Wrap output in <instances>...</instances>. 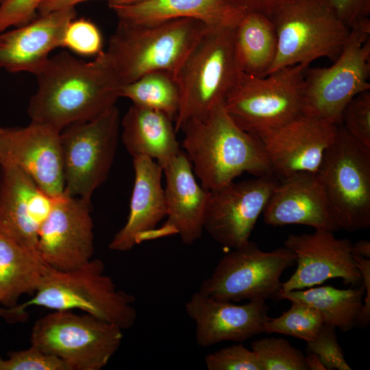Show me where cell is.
Listing matches in <instances>:
<instances>
[{"label":"cell","instance_id":"obj_1","mask_svg":"<svg viewBox=\"0 0 370 370\" xmlns=\"http://www.w3.org/2000/svg\"><path fill=\"white\" fill-rule=\"evenodd\" d=\"M35 75L38 87L27 108L31 121L58 132L99 116L121 97L123 84L106 51L88 62L60 52Z\"/></svg>","mask_w":370,"mask_h":370},{"label":"cell","instance_id":"obj_30","mask_svg":"<svg viewBox=\"0 0 370 370\" xmlns=\"http://www.w3.org/2000/svg\"><path fill=\"white\" fill-rule=\"evenodd\" d=\"M291 308L275 318H268L264 325V333H278L293 336L306 343L315 339L323 321L314 308L291 302Z\"/></svg>","mask_w":370,"mask_h":370},{"label":"cell","instance_id":"obj_23","mask_svg":"<svg viewBox=\"0 0 370 370\" xmlns=\"http://www.w3.org/2000/svg\"><path fill=\"white\" fill-rule=\"evenodd\" d=\"M133 166L134 180L129 214L125 225L109 243L112 251H127L148 239L166 215L162 167L146 156L133 158Z\"/></svg>","mask_w":370,"mask_h":370},{"label":"cell","instance_id":"obj_35","mask_svg":"<svg viewBox=\"0 0 370 370\" xmlns=\"http://www.w3.org/2000/svg\"><path fill=\"white\" fill-rule=\"evenodd\" d=\"M0 370H69L58 357L31 345L29 348L11 352L7 358L0 357Z\"/></svg>","mask_w":370,"mask_h":370},{"label":"cell","instance_id":"obj_37","mask_svg":"<svg viewBox=\"0 0 370 370\" xmlns=\"http://www.w3.org/2000/svg\"><path fill=\"white\" fill-rule=\"evenodd\" d=\"M45 1L3 0L0 3V32L33 20Z\"/></svg>","mask_w":370,"mask_h":370},{"label":"cell","instance_id":"obj_32","mask_svg":"<svg viewBox=\"0 0 370 370\" xmlns=\"http://www.w3.org/2000/svg\"><path fill=\"white\" fill-rule=\"evenodd\" d=\"M62 47H66L80 56H97L102 51L101 31L90 20L75 18L65 29Z\"/></svg>","mask_w":370,"mask_h":370},{"label":"cell","instance_id":"obj_25","mask_svg":"<svg viewBox=\"0 0 370 370\" xmlns=\"http://www.w3.org/2000/svg\"><path fill=\"white\" fill-rule=\"evenodd\" d=\"M121 128V141L132 158L146 156L163 167L182 151L174 121L160 111L132 104Z\"/></svg>","mask_w":370,"mask_h":370},{"label":"cell","instance_id":"obj_22","mask_svg":"<svg viewBox=\"0 0 370 370\" xmlns=\"http://www.w3.org/2000/svg\"><path fill=\"white\" fill-rule=\"evenodd\" d=\"M273 227L302 225L314 230H338L316 173H300L279 182L262 212Z\"/></svg>","mask_w":370,"mask_h":370},{"label":"cell","instance_id":"obj_38","mask_svg":"<svg viewBox=\"0 0 370 370\" xmlns=\"http://www.w3.org/2000/svg\"><path fill=\"white\" fill-rule=\"evenodd\" d=\"M349 28L369 18L370 0H321Z\"/></svg>","mask_w":370,"mask_h":370},{"label":"cell","instance_id":"obj_24","mask_svg":"<svg viewBox=\"0 0 370 370\" xmlns=\"http://www.w3.org/2000/svg\"><path fill=\"white\" fill-rule=\"evenodd\" d=\"M109 8L118 21L138 24L192 18L210 27L236 26L245 13L228 0H145Z\"/></svg>","mask_w":370,"mask_h":370},{"label":"cell","instance_id":"obj_9","mask_svg":"<svg viewBox=\"0 0 370 370\" xmlns=\"http://www.w3.org/2000/svg\"><path fill=\"white\" fill-rule=\"evenodd\" d=\"M370 19L350 29L340 55L328 67L306 69L303 114L339 125L347 104L370 90Z\"/></svg>","mask_w":370,"mask_h":370},{"label":"cell","instance_id":"obj_7","mask_svg":"<svg viewBox=\"0 0 370 370\" xmlns=\"http://www.w3.org/2000/svg\"><path fill=\"white\" fill-rule=\"evenodd\" d=\"M308 67L286 66L264 77L241 73L223 108L240 128L254 136L275 129L303 114Z\"/></svg>","mask_w":370,"mask_h":370},{"label":"cell","instance_id":"obj_29","mask_svg":"<svg viewBox=\"0 0 370 370\" xmlns=\"http://www.w3.org/2000/svg\"><path fill=\"white\" fill-rule=\"evenodd\" d=\"M120 97L127 98L134 105L164 112L175 121L180 103V90L175 73L156 71L123 84Z\"/></svg>","mask_w":370,"mask_h":370},{"label":"cell","instance_id":"obj_20","mask_svg":"<svg viewBox=\"0 0 370 370\" xmlns=\"http://www.w3.org/2000/svg\"><path fill=\"white\" fill-rule=\"evenodd\" d=\"M162 169L166 221L149 239L177 234L184 244L191 245L202 236L210 190L197 182L191 163L182 150Z\"/></svg>","mask_w":370,"mask_h":370},{"label":"cell","instance_id":"obj_41","mask_svg":"<svg viewBox=\"0 0 370 370\" xmlns=\"http://www.w3.org/2000/svg\"><path fill=\"white\" fill-rule=\"evenodd\" d=\"M89 0H46L40 6L38 12L40 14L48 13L67 8H75L79 3ZM109 5H128L145 0H106Z\"/></svg>","mask_w":370,"mask_h":370},{"label":"cell","instance_id":"obj_36","mask_svg":"<svg viewBox=\"0 0 370 370\" xmlns=\"http://www.w3.org/2000/svg\"><path fill=\"white\" fill-rule=\"evenodd\" d=\"M307 343V352L318 356L326 370H352L338 343L336 328L324 325L315 339Z\"/></svg>","mask_w":370,"mask_h":370},{"label":"cell","instance_id":"obj_10","mask_svg":"<svg viewBox=\"0 0 370 370\" xmlns=\"http://www.w3.org/2000/svg\"><path fill=\"white\" fill-rule=\"evenodd\" d=\"M123 341V330L92 315L53 310L34 323L31 345L64 361L69 370H100Z\"/></svg>","mask_w":370,"mask_h":370},{"label":"cell","instance_id":"obj_45","mask_svg":"<svg viewBox=\"0 0 370 370\" xmlns=\"http://www.w3.org/2000/svg\"><path fill=\"white\" fill-rule=\"evenodd\" d=\"M2 129H3V128L0 127V133H1V131H2Z\"/></svg>","mask_w":370,"mask_h":370},{"label":"cell","instance_id":"obj_14","mask_svg":"<svg viewBox=\"0 0 370 370\" xmlns=\"http://www.w3.org/2000/svg\"><path fill=\"white\" fill-rule=\"evenodd\" d=\"M37 251L47 264L58 271L74 270L92 260L90 203L65 193L58 197L39 229Z\"/></svg>","mask_w":370,"mask_h":370},{"label":"cell","instance_id":"obj_6","mask_svg":"<svg viewBox=\"0 0 370 370\" xmlns=\"http://www.w3.org/2000/svg\"><path fill=\"white\" fill-rule=\"evenodd\" d=\"M338 230L370 226V148L338 125L316 173Z\"/></svg>","mask_w":370,"mask_h":370},{"label":"cell","instance_id":"obj_43","mask_svg":"<svg viewBox=\"0 0 370 370\" xmlns=\"http://www.w3.org/2000/svg\"><path fill=\"white\" fill-rule=\"evenodd\" d=\"M305 360L308 370H326L318 356L312 352H307Z\"/></svg>","mask_w":370,"mask_h":370},{"label":"cell","instance_id":"obj_16","mask_svg":"<svg viewBox=\"0 0 370 370\" xmlns=\"http://www.w3.org/2000/svg\"><path fill=\"white\" fill-rule=\"evenodd\" d=\"M333 233L315 230L288 236L284 247L295 254L297 266L288 280L282 283L281 294L320 285L332 278H341L352 286L362 284L352 253V242L337 238Z\"/></svg>","mask_w":370,"mask_h":370},{"label":"cell","instance_id":"obj_34","mask_svg":"<svg viewBox=\"0 0 370 370\" xmlns=\"http://www.w3.org/2000/svg\"><path fill=\"white\" fill-rule=\"evenodd\" d=\"M204 362L208 370H262L256 354L241 344L208 354Z\"/></svg>","mask_w":370,"mask_h":370},{"label":"cell","instance_id":"obj_13","mask_svg":"<svg viewBox=\"0 0 370 370\" xmlns=\"http://www.w3.org/2000/svg\"><path fill=\"white\" fill-rule=\"evenodd\" d=\"M278 184L274 175H267L233 181L210 190L204 231L225 247L236 249L246 245Z\"/></svg>","mask_w":370,"mask_h":370},{"label":"cell","instance_id":"obj_5","mask_svg":"<svg viewBox=\"0 0 370 370\" xmlns=\"http://www.w3.org/2000/svg\"><path fill=\"white\" fill-rule=\"evenodd\" d=\"M234 27H210L175 73L180 90L176 132L188 120L223 104L237 83L241 71L234 53Z\"/></svg>","mask_w":370,"mask_h":370},{"label":"cell","instance_id":"obj_27","mask_svg":"<svg viewBox=\"0 0 370 370\" xmlns=\"http://www.w3.org/2000/svg\"><path fill=\"white\" fill-rule=\"evenodd\" d=\"M277 45L276 31L267 15L245 12L234 27V53L241 73L266 76L274 61Z\"/></svg>","mask_w":370,"mask_h":370},{"label":"cell","instance_id":"obj_39","mask_svg":"<svg viewBox=\"0 0 370 370\" xmlns=\"http://www.w3.org/2000/svg\"><path fill=\"white\" fill-rule=\"evenodd\" d=\"M356 264L360 271L362 286L365 289L362 307L358 325L367 326L370 321V259L353 255Z\"/></svg>","mask_w":370,"mask_h":370},{"label":"cell","instance_id":"obj_15","mask_svg":"<svg viewBox=\"0 0 370 370\" xmlns=\"http://www.w3.org/2000/svg\"><path fill=\"white\" fill-rule=\"evenodd\" d=\"M337 127L325 120L302 114L256 137L273 174L283 179L300 173H316Z\"/></svg>","mask_w":370,"mask_h":370},{"label":"cell","instance_id":"obj_2","mask_svg":"<svg viewBox=\"0 0 370 370\" xmlns=\"http://www.w3.org/2000/svg\"><path fill=\"white\" fill-rule=\"evenodd\" d=\"M182 147L196 178L208 190L219 188L244 173L273 175L260 140L240 128L223 104L180 127Z\"/></svg>","mask_w":370,"mask_h":370},{"label":"cell","instance_id":"obj_18","mask_svg":"<svg viewBox=\"0 0 370 370\" xmlns=\"http://www.w3.org/2000/svg\"><path fill=\"white\" fill-rule=\"evenodd\" d=\"M58 198L42 191L18 167L1 164L0 235L37 251L39 229Z\"/></svg>","mask_w":370,"mask_h":370},{"label":"cell","instance_id":"obj_44","mask_svg":"<svg viewBox=\"0 0 370 370\" xmlns=\"http://www.w3.org/2000/svg\"><path fill=\"white\" fill-rule=\"evenodd\" d=\"M0 317L5 318L7 321H20L25 319V317L18 311L16 306L14 308H1Z\"/></svg>","mask_w":370,"mask_h":370},{"label":"cell","instance_id":"obj_31","mask_svg":"<svg viewBox=\"0 0 370 370\" xmlns=\"http://www.w3.org/2000/svg\"><path fill=\"white\" fill-rule=\"evenodd\" d=\"M251 347L258 356L262 370H308L305 355L283 338L258 339Z\"/></svg>","mask_w":370,"mask_h":370},{"label":"cell","instance_id":"obj_8","mask_svg":"<svg viewBox=\"0 0 370 370\" xmlns=\"http://www.w3.org/2000/svg\"><path fill=\"white\" fill-rule=\"evenodd\" d=\"M269 17L278 45L268 74L293 65L308 67L321 58L334 61L350 33L321 0H298L276 10Z\"/></svg>","mask_w":370,"mask_h":370},{"label":"cell","instance_id":"obj_42","mask_svg":"<svg viewBox=\"0 0 370 370\" xmlns=\"http://www.w3.org/2000/svg\"><path fill=\"white\" fill-rule=\"evenodd\" d=\"M352 253L353 255L370 259V242L366 239H361L352 243Z\"/></svg>","mask_w":370,"mask_h":370},{"label":"cell","instance_id":"obj_33","mask_svg":"<svg viewBox=\"0 0 370 370\" xmlns=\"http://www.w3.org/2000/svg\"><path fill=\"white\" fill-rule=\"evenodd\" d=\"M341 125L352 137L370 148V90L357 95L347 104Z\"/></svg>","mask_w":370,"mask_h":370},{"label":"cell","instance_id":"obj_12","mask_svg":"<svg viewBox=\"0 0 370 370\" xmlns=\"http://www.w3.org/2000/svg\"><path fill=\"white\" fill-rule=\"evenodd\" d=\"M295 254L286 247L264 251L249 241L224 255L198 291L231 302L279 300L281 275L295 264Z\"/></svg>","mask_w":370,"mask_h":370},{"label":"cell","instance_id":"obj_3","mask_svg":"<svg viewBox=\"0 0 370 370\" xmlns=\"http://www.w3.org/2000/svg\"><path fill=\"white\" fill-rule=\"evenodd\" d=\"M210 27L192 18L149 24L118 21L106 51L123 85L152 71L175 74Z\"/></svg>","mask_w":370,"mask_h":370},{"label":"cell","instance_id":"obj_28","mask_svg":"<svg viewBox=\"0 0 370 370\" xmlns=\"http://www.w3.org/2000/svg\"><path fill=\"white\" fill-rule=\"evenodd\" d=\"M364 296L362 284L347 289L321 286L283 293L280 299L315 308L321 315L324 325L345 332L358 325Z\"/></svg>","mask_w":370,"mask_h":370},{"label":"cell","instance_id":"obj_26","mask_svg":"<svg viewBox=\"0 0 370 370\" xmlns=\"http://www.w3.org/2000/svg\"><path fill=\"white\" fill-rule=\"evenodd\" d=\"M51 267L34 250L0 235V305L14 308L35 293Z\"/></svg>","mask_w":370,"mask_h":370},{"label":"cell","instance_id":"obj_46","mask_svg":"<svg viewBox=\"0 0 370 370\" xmlns=\"http://www.w3.org/2000/svg\"><path fill=\"white\" fill-rule=\"evenodd\" d=\"M3 0H0V3L3 1Z\"/></svg>","mask_w":370,"mask_h":370},{"label":"cell","instance_id":"obj_19","mask_svg":"<svg viewBox=\"0 0 370 370\" xmlns=\"http://www.w3.org/2000/svg\"><path fill=\"white\" fill-rule=\"evenodd\" d=\"M184 308L195 323L196 342L201 347L225 341H245L263 333L269 318V308L264 300L237 305L214 299L198 291L190 296Z\"/></svg>","mask_w":370,"mask_h":370},{"label":"cell","instance_id":"obj_40","mask_svg":"<svg viewBox=\"0 0 370 370\" xmlns=\"http://www.w3.org/2000/svg\"><path fill=\"white\" fill-rule=\"evenodd\" d=\"M243 12H254L269 17L276 10L298 0H228Z\"/></svg>","mask_w":370,"mask_h":370},{"label":"cell","instance_id":"obj_11","mask_svg":"<svg viewBox=\"0 0 370 370\" xmlns=\"http://www.w3.org/2000/svg\"><path fill=\"white\" fill-rule=\"evenodd\" d=\"M121 119L116 106L60 132L64 193L88 203L108 179L116 156Z\"/></svg>","mask_w":370,"mask_h":370},{"label":"cell","instance_id":"obj_4","mask_svg":"<svg viewBox=\"0 0 370 370\" xmlns=\"http://www.w3.org/2000/svg\"><path fill=\"white\" fill-rule=\"evenodd\" d=\"M34 295L18 304L26 313L31 306L53 310H79L114 324L123 330L136 323L135 297L118 289L105 273L103 262L92 259L82 267L71 271L51 268Z\"/></svg>","mask_w":370,"mask_h":370},{"label":"cell","instance_id":"obj_21","mask_svg":"<svg viewBox=\"0 0 370 370\" xmlns=\"http://www.w3.org/2000/svg\"><path fill=\"white\" fill-rule=\"evenodd\" d=\"M76 16L75 8L40 14L29 22L0 32V69L36 75L50 53L62 47L67 25Z\"/></svg>","mask_w":370,"mask_h":370},{"label":"cell","instance_id":"obj_17","mask_svg":"<svg viewBox=\"0 0 370 370\" xmlns=\"http://www.w3.org/2000/svg\"><path fill=\"white\" fill-rule=\"evenodd\" d=\"M13 164L26 173L49 196L64 194L60 132L31 121L0 133V165Z\"/></svg>","mask_w":370,"mask_h":370}]
</instances>
